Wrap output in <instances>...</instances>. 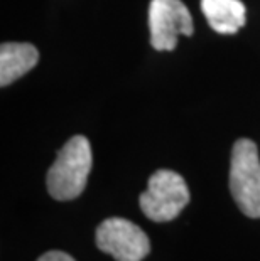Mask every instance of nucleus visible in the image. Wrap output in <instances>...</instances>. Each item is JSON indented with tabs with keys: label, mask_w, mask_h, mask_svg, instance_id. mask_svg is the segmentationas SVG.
Instances as JSON below:
<instances>
[{
	"label": "nucleus",
	"mask_w": 260,
	"mask_h": 261,
	"mask_svg": "<svg viewBox=\"0 0 260 261\" xmlns=\"http://www.w3.org/2000/svg\"><path fill=\"white\" fill-rule=\"evenodd\" d=\"M91 170V147L86 137L76 135L64 143L48 170V191L56 201H73L85 191Z\"/></svg>",
	"instance_id": "obj_1"
},
{
	"label": "nucleus",
	"mask_w": 260,
	"mask_h": 261,
	"mask_svg": "<svg viewBox=\"0 0 260 261\" xmlns=\"http://www.w3.org/2000/svg\"><path fill=\"white\" fill-rule=\"evenodd\" d=\"M230 191L243 214L260 219V159L255 142L248 138H240L233 145Z\"/></svg>",
	"instance_id": "obj_2"
},
{
	"label": "nucleus",
	"mask_w": 260,
	"mask_h": 261,
	"mask_svg": "<svg viewBox=\"0 0 260 261\" xmlns=\"http://www.w3.org/2000/svg\"><path fill=\"white\" fill-rule=\"evenodd\" d=\"M140 209L151 221L168 223L176 219L190 202V191L184 179L173 170L160 169L147 182V191L140 194Z\"/></svg>",
	"instance_id": "obj_3"
},
{
	"label": "nucleus",
	"mask_w": 260,
	"mask_h": 261,
	"mask_svg": "<svg viewBox=\"0 0 260 261\" xmlns=\"http://www.w3.org/2000/svg\"><path fill=\"white\" fill-rule=\"evenodd\" d=\"M97 246L115 261H142L151 251L146 232L124 218H108L97 227Z\"/></svg>",
	"instance_id": "obj_4"
},
{
	"label": "nucleus",
	"mask_w": 260,
	"mask_h": 261,
	"mask_svg": "<svg viewBox=\"0 0 260 261\" xmlns=\"http://www.w3.org/2000/svg\"><path fill=\"white\" fill-rule=\"evenodd\" d=\"M151 44L156 51H173L178 37L195 31L190 10L181 0H152L149 7Z\"/></svg>",
	"instance_id": "obj_5"
},
{
	"label": "nucleus",
	"mask_w": 260,
	"mask_h": 261,
	"mask_svg": "<svg viewBox=\"0 0 260 261\" xmlns=\"http://www.w3.org/2000/svg\"><path fill=\"white\" fill-rule=\"evenodd\" d=\"M39 53L27 42H4L0 47V85L9 86L34 68Z\"/></svg>",
	"instance_id": "obj_6"
},
{
	"label": "nucleus",
	"mask_w": 260,
	"mask_h": 261,
	"mask_svg": "<svg viewBox=\"0 0 260 261\" xmlns=\"http://www.w3.org/2000/svg\"><path fill=\"white\" fill-rule=\"evenodd\" d=\"M204 17L220 34H237L245 25V5L240 0H201Z\"/></svg>",
	"instance_id": "obj_7"
},
{
	"label": "nucleus",
	"mask_w": 260,
	"mask_h": 261,
	"mask_svg": "<svg viewBox=\"0 0 260 261\" xmlns=\"http://www.w3.org/2000/svg\"><path fill=\"white\" fill-rule=\"evenodd\" d=\"M37 261H75V258H71L68 253L63 251H48Z\"/></svg>",
	"instance_id": "obj_8"
}]
</instances>
